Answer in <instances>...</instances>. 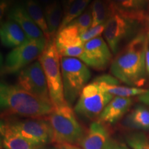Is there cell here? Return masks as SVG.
Returning <instances> with one entry per match:
<instances>
[{"mask_svg": "<svg viewBox=\"0 0 149 149\" xmlns=\"http://www.w3.org/2000/svg\"><path fill=\"white\" fill-rule=\"evenodd\" d=\"M53 133V141L59 144H77L84 133L73 111L68 104L55 107L46 119Z\"/></svg>", "mask_w": 149, "mask_h": 149, "instance_id": "3", "label": "cell"}, {"mask_svg": "<svg viewBox=\"0 0 149 149\" xmlns=\"http://www.w3.org/2000/svg\"><path fill=\"white\" fill-rule=\"evenodd\" d=\"M15 133L35 146L43 147L53 141V133L49 123L41 118H29L6 122Z\"/></svg>", "mask_w": 149, "mask_h": 149, "instance_id": "9", "label": "cell"}, {"mask_svg": "<svg viewBox=\"0 0 149 149\" xmlns=\"http://www.w3.org/2000/svg\"><path fill=\"white\" fill-rule=\"evenodd\" d=\"M54 149H68V148H64V147L60 146L59 148H54Z\"/></svg>", "mask_w": 149, "mask_h": 149, "instance_id": "34", "label": "cell"}, {"mask_svg": "<svg viewBox=\"0 0 149 149\" xmlns=\"http://www.w3.org/2000/svg\"><path fill=\"white\" fill-rule=\"evenodd\" d=\"M1 44L7 48H16L29 40L26 33L15 22L8 19L1 24L0 29Z\"/></svg>", "mask_w": 149, "mask_h": 149, "instance_id": "16", "label": "cell"}, {"mask_svg": "<svg viewBox=\"0 0 149 149\" xmlns=\"http://www.w3.org/2000/svg\"><path fill=\"white\" fill-rule=\"evenodd\" d=\"M60 146L64 147V148H68V149H82V148H81L79 146H74V145H72V144H61Z\"/></svg>", "mask_w": 149, "mask_h": 149, "instance_id": "33", "label": "cell"}, {"mask_svg": "<svg viewBox=\"0 0 149 149\" xmlns=\"http://www.w3.org/2000/svg\"><path fill=\"white\" fill-rule=\"evenodd\" d=\"M115 12L129 16L141 21L148 0H107Z\"/></svg>", "mask_w": 149, "mask_h": 149, "instance_id": "18", "label": "cell"}, {"mask_svg": "<svg viewBox=\"0 0 149 149\" xmlns=\"http://www.w3.org/2000/svg\"><path fill=\"white\" fill-rule=\"evenodd\" d=\"M91 6L93 15L92 26L95 27L105 23L114 11L107 0H93Z\"/></svg>", "mask_w": 149, "mask_h": 149, "instance_id": "22", "label": "cell"}, {"mask_svg": "<svg viewBox=\"0 0 149 149\" xmlns=\"http://www.w3.org/2000/svg\"><path fill=\"white\" fill-rule=\"evenodd\" d=\"M23 5L35 24L40 28L48 40H51L49 31L44 15V10L37 0H23Z\"/></svg>", "mask_w": 149, "mask_h": 149, "instance_id": "21", "label": "cell"}, {"mask_svg": "<svg viewBox=\"0 0 149 149\" xmlns=\"http://www.w3.org/2000/svg\"><path fill=\"white\" fill-rule=\"evenodd\" d=\"M125 124L135 129L149 130V110L143 107H136L126 117Z\"/></svg>", "mask_w": 149, "mask_h": 149, "instance_id": "23", "label": "cell"}, {"mask_svg": "<svg viewBox=\"0 0 149 149\" xmlns=\"http://www.w3.org/2000/svg\"><path fill=\"white\" fill-rule=\"evenodd\" d=\"M126 142L131 149H149V141L143 133H133L126 137Z\"/></svg>", "mask_w": 149, "mask_h": 149, "instance_id": "26", "label": "cell"}, {"mask_svg": "<svg viewBox=\"0 0 149 149\" xmlns=\"http://www.w3.org/2000/svg\"><path fill=\"white\" fill-rule=\"evenodd\" d=\"M111 137L109 130L101 122H94L77 143L82 149H104Z\"/></svg>", "mask_w": 149, "mask_h": 149, "instance_id": "14", "label": "cell"}, {"mask_svg": "<svg viewBox=\"0 0 149 149\" xmlns=\"http://www.w3.org/2000/svg\"><path fill=\"white\" fill-rule=\"evenodd\" d=\"M146 34L139 33L117 54L111 65V74L126 84L141 86L146 80Z\"/></svg>", "mask_w": 149, "mask_h": 149, "instance_id": "1", "label": "cell"}, {"mask_svg": "<svg viewBox=\"0 0 149 149\" xmlns=\"http://www.w3.org/2000/svg\"><path fill=\"white\" fill-rule=\"evenodd\" d=\"M48 40L46 37L29 40L22 45L13 48L6 55L1 66V74L20 72L40 57L45 49Z\"/></svg>", "mask_w": 149, "mask_h": 149, "instance_id": "7", "label": "cell"}, {"mask_svg": "<svg viewBox=\"0 0 149 149\" xmlns=\"http://www.w3.org/2000/svg\"><path fill=\"white\" fill-rule=\"evenodd\" d=\"M0 132L1 144L3 149H43L42 147L35 146L15 133L6 122H1Z\"/></svg>", "mask_w": 149, "mask_h": 149, "instance_id": "19", "label": "cell"}, {"mask_svg": "<svg viewBox=\"0 0 149 149\" xmlns=\"http://www.w3.org/2000/svg\"><path fill=\"white\" fill-rule=\"evenodd\" d=\"M138 99L139 101L142 102V103L149 105V89L147 90L146 92L144 93V94L139 95Z\"/></svg>", "mask_w": 149, "mask_h": 149, "instance_id": "30", "label": "cell"}, {"mask_svg": "<svg viewBox=\"0 0 149 149\" xmlns=\"http://www.w3.org/2000/svg\"><path fill=\"white\" fill-rule=\"evenodd\" d=\"M133 103L130 97H114L99 116L100 122L114 124L128 111Z\"/></svg>", "mask_w": 149, "mask_h": 149, "instance_id": "17", "label": "cell"}, {"mask_svg": "<svg viewBox=\"0 0 149 149\" xmlns=\"http://www.w3.org/2000/svg\"><path fill=\"white\" fill-rule=\"evenodd\" d=\"M0 105L3 113L29 118L48 116L55 109L50 100L35 95L18 85L3 82L0 85Z\"/></svg>", "mask_w": 149, "mask_h": 149, "instance_id": "2", "label": "cell"}, {"mask_svg": "<svg viewBox=\"0 0 149 149\" xmlns=\"http://www.w3.org/2000/svg\"><path fill=\"white\" fill-rule=\"evenodd\" d=\"M113 53L105 40L101 35L84 44L80 60L95 70H103L109 66Z\"/></svg>", "mask_w": 149, "mask_h": 149, "instance_id": "11", "label": "cell"}, {"mask_svg": "<svg viewBox=\"0 0 149 149\" xmlns=\"http://www.w3.org/2000/svg\"><path fill=\"white\" fill-rule=\"evenodd\" d=\"M55 40L60 57L80 58L83 54L84 43L81 41L79 30L75 26L68 24L57 33Z\"/></svg>", "mask_w": 149, "mask_h": 149, "instance_id": "12", "label": "cell"}, {"mask_svg": "<svg viewBox=\"0 0 149 149\" xmlns=\"http://www.w3.org/2000/svg\"><path fill=\"white\" fill-rule=\"evenodd\" d=\"M107 22L100 24L99 26H97L91 27L88 31L81 33L80 35L81 41L85 44V43L88 42V41L93 40V39L97 37L100 36L102 33H104V29L106 28V25H107Z\"/></svg>", "mask_w": 149, "mask_h": 149, "instance_id": "27", "label": "cell"}, {"mask_svg": "<svg viewBox=\"0 0 149 149\" xmlns=\"http://www.w3.org/2000/svg\"><path fill=\"white\" fill-rule=\"evenodd\" d=\"M74 0H61L62 1V6H63V10H64V15L67 12L68 10L70 5L73 2Z\"/></svg>", "mask_w": 149, "mask_h": 149, "instance_id": "31", "label": "cell"}, {"mask_svg": "<svg viewBox=\"0 0 149 149\" xmlns=\"http://www.w3.org/2000/svg\"><path fill=\"white\" fill-rule=\"evenodd\" d=\"M145 61H146V73L149 76V33L146 34V50H145Z\"/></svg>", "mask_w": 149, "mask_h": 149, "instance_id": "29", "label": "cell"}, {"mask_svg": "<svg viewBox=\"0 0 149 149\" xmlns=\"http://www.w3.org/2000/svg\"><path fill=\"white\" fill-rule=\"evenodd\" d=\"M93 24L92 9L90 5L81 15L74 19L69 24L75 26L79 30L80 35L91 29Z\"/></svg>", "mask_w": 149, "mask_h": 149, "instance_id": "25", "label": "cell"}, {"mask_svg": "<svg viewBox=\"0 0 149 149\" xmlns=\"http://www.w3.org/2000/svg\"><path fill=\"white\" fill-rule=\"evenodd\" d=\"M91 1L92 0H74L63 17L62 22H61L58 32L64 29L70 22L81 15L86 10V8H87Z\"/></svg>", "mask_w": 149, "mask_h": 149, "instance_id": "24", "label": "cell"}, {"mask_svg": "<svg viewBox=\"0 0 149 149\" xmlns=\"http://www.w3.org/2000/svg\"><path fill=\"white\" fill-rule=\"evenodd\" d=\"M61 71L66 101L69 105L81 93L91 77L88 66L74 57H60Z\"/></svg>", "mask_w": 149, "mask_h": 149, "instance_id": "5", "label": "cell"}, {"mask_svg": "<svg viewBox=\"0 0 149 149\" xmlns=\"http://www.w3.org/2000/svg\"><path fill=\"white\" fill-rule=\"evenodd\" d=\"M44 10L48 31L51 38H53L54 35L58 32L61 26L64 10L58 0H55L53 3L44 7Z\"/></svg>", "mask_w": 149, "mask_h": 149, "instance_id": "20", "label": "cell"}, {"mask_svg": "<svg viewBox=\"0 0 149 149\" xmlns=\"http://www.w3.org/2000/svg\"><path fill=\"white\" fill-rule=\"evenodd\" d=\"M39 61L45 73L50 99L54 107L68 104L64 93L60 56L56 48L55 39L48 40L45 49L39 57Z\"/></svg>", "mask_w": 149, "mask_h": 149, "instance_id": "4", "label": "cell"}, {"mask_svg": "<svg viewBox=\"0 0 149 149\" xmlns=\"http://www.w3.org/2000/svg\"><path fill=\"white\" fill-rule=\"evenodd\" d=\"M113 97L114 96L106 92L93 81L81 91L74 110L79 116L91 120L95 119L100 116Z\"/></svg>", "mask_w": 149, "mask_h": 149, "instance_id": "8", "label": "cell"}, {"mask_svg": "<svg viewBox=\"0 0 149 149\" xmlns=\"http://www.w3.org/2000/svg\"><path fill=\"white\" fill-rule=\"evenodd\" d=\"M93 81H95L104 91L115 97H130L139 96L147 91L144 88L121 86L118 79L109 74H102L95 78Z\"/></svg>", "mask_w": 149, "mask_h": 149, "instance_id": "15", "label": "cell"}, {"mask_svg": "<svg viewBox=\"0 0 149 149\" xmlns=\"http://www.w3.org/2000/svg\"><path fill=\"white\" fill-rule=\"evenodd\" d=\"M114 11V10H113ZM139 20L114 11L107 22L104 39L113 55H117L123 44L137 36Z\"/></svg>", "mask_w": 149, "mask_h": 149, "instance_id": "6", "label": "cell"}, {"mask_svg": "<svg viewBox=\"0 0 149 149\" xmlns=\"http://www.w3.org/2000/svg\"><path fill=\"white\" fill-rule=\"evenodd\" d=\"M40 4H42L44 7L46 6L49 5L50 3H53L55 0H37Z\"/></svg>", "mask_w": 149, "mask_h": 149, "instance_id": "32", "label": "cell"}, {"mask_svg": "<svg viewBox=\"0 0 149 149\" xmlns=\"http://www.w3.org/2000/svg\"><path fill=\"white\" fill-rule=\"evenodd\" d=\"M8 19L15 22L27 35L29 40L46 37L40 28L35 24L28 13L23 3H15L10 7L7 13Z\"/></svg>", "mask_w": 149, "mask_h": 149, "instance_id": "13", "label": "cell"}, {"mask_svg": "<svg viewBox=\"0 0 149 149\" xmlns=\"http://www.w3.org/2000/svg\"><path fill=\"white\" fill-rule=\"evenodd\" d=\"M17 84L26 91L51 101L45 73L39 60L33 61L19 72Z\"/></svg>", "mask_w": 149, "mask_h": 149, "instance_id": "10", "label": "cell"}, {"mask_svg": "<svg viewBox=\"0 0 149 149\" xmlns=\"http://www.w3.org/2000/svg\"><path fill=\"white\" fill-rule=\"evenodd\" d=\"M104 149H131L127 145L110 138Z\"/></svg>", "mask_w": 149, "mask_h": 149, "instance_id": "28", "label": "cell"}]
</instances>
